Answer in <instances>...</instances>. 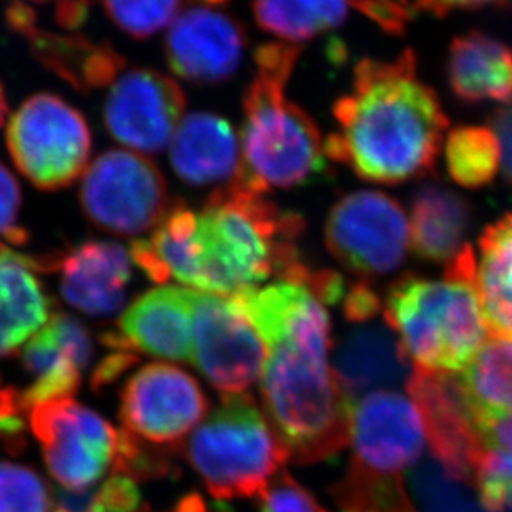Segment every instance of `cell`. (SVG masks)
<instances>
[{
    "mask_svg": "<svg viewBox=\"0 0 512 512\" xmlns=\"http://www.w3.org/2000/svg\"><path fill=\"white\" fill-rule=\"evenodd\" d=\"M266 346L261 398L288 461L335 458L350 441V403L330 366L331 321L325 305L296 291L260 326Z\"/></svg>",
    "mask_w": 512,
    "mask_h": 512,
    "instance_id": "obj_1",
    "label": "cell"
},
{
    "mask_svg": "<svg viewBox=\"0 0 512 512\" xmlns=\"http://www.w3.org/2000/svg\"><path fill=\"white\" fill-rule=\"evenodd\" d=\"M333 115L338 132L325 140L326 157L383 185L428 175L449 125L438 95L418 77L413 50L360 60L353 89L336 100Z\"/></svg>",
    "mask_w": 512,
    "mask_h": 512,
    "instance_id": "obj_2",
    "label": "cell"
},
{
    "mask_svg": "<svg viewBox=\"0 0 512 512\" xmlns=\"http://www.w3.org/2000/svg\"><path fill=\"white\" fill-rule=\"evenodd\" d=\"M303 228V218L281 212L261 193L233 180L197 213L193 288L230 298L271 275L285 280L301 261L296 240Z\"/></svg>",
    "mask_w": 512,
    "mask_h": 512,
    "instance_id": "obj_3",
    "label": "cell"
},
{
    "mask_svg": "<svg viewBox=\"0 0 512 512\" xmlns=\"http://www.w3.org/2000/svg\"><path fill=\"white\" fill-rule=\"evenodd\" d=\"M300 47L273 42L258 47L256 72L243 100L242 168L235 180L265 195L325 177V140L315 120L286 99Z\"/></svg>",
    "mask_w": 512,
    "mask_h": 512,
    "instance_id": "obj_4",
    "label": "cell"
},
{
    "mask_svg": "<svg viewBox=\"0 0 512 512\" xmlns=\"http://www.w3.org/2000/svg\"><path fill=\"white\" fill-rule=\"evenodd\" d=\"M384 320L419 370L461 373L491 336L476 290V256L464 247L444 281L401 276L389 286Z\"/></svg>",
    "mask_w": 512,
    "mask_h": 512,
    "instance_id": "obj_5",
    "label": "cell"
},
{
    "mask_svg": "<svg viewBox=\"0 0 512 512\" xmlns=\"http://www.w3.org/2000/svg\"><path fill=\"white\" fill-rule=\"evenodd\" d=\"M187 459L217 501L261 499L288 461L252 396L223 401L187 443Z\"/></svg>",
    "mask_w": 512,
    "mask_h": 512,
    "instance_id": "obj_6",
    "label": "cell"
},
{
    "mask_svg": "<svg viewBox=\"0 0 512 512\" xmlns=\"http://www.w3.org/2000/svg\"><path fill=\"white\" fill-rule=\"evenodd\" d=\"M5 142L15 167L35 187H69L89 167L92 135L84 115L59 95L40 92L10 117Z\"/></svg>",
    "mask_w": 512,
    "mask_h": 512,
    "instance_id": "obj_7",
    "label": "cell"
},
{
    "mask_svg": "<svg viewBox=\"0 0 512 512\" xmlns=\"http://www.w3.org/2000/svg\"><path fill=\"white\" fill-rule=\"evenodd\" d=\"M80 205L95 227L137 235L168 212V187L155 163L140 153L110 150L85 170Z\"/></svg>",
    "mask_w": 512,
    "mask_h": 512,
    "instance_id": "obj_8",
    "label": "cell"
},
{
    "mask_svg": "<svg viewBox=\"0 0 512 512\" xmlns=\"http://www.w3.org/2000/svg\"><path fill=\"white\" fill-rule=\"evenodd\" d=\"M29 419L45 464L62 488H94L114 468L120 433L94 409L72 398L55 399L30 409Z\"/></svg>",
    "mask_w": 512,
    "mask_h": 512,
    "instance_id": "obj_9",
    "label": "cell"
},
{
    "mask_svg": "<svg viewBox=\"0 0 512 512\" xmlns=\"http://www.w3.org/2000/svg\"><path fill=\"white\" fill-rule=\"evenodd\" d=\"M403 207L383 192H355L338 200L326 218L331 255L361 276H383L403 265L409 250Z\"/></svg>",
    "mask_w": 512,
    "mask_h": 512,
    "instance_id": "obj_10",
    "label": "cell"
},
{
    "mask_svg": "<svg viewBox=\"0 0 512 512\" xmlns=\"http://www.w3.org/2000/svg\"><path fill=\"white\" fill-rule=\"evenodd\" d=\"M193 365L225 396L247 393L258 380L266 346L227 296L192 291Z\"/></svg>",
    "mask_w": 512,
    "mask_h": 512,
    "instance_id": "obj_11",
    "label": "cell"
},
{
    "mask_svg": "<svg viewBox=\"0 0 512 512\" xmlns=\"http://www.w3.org/2000/svg\"><path fill=\"white\" fill-rule=\"evenodd\" d=\"M208 399L200 384L177 366H143L127 381L120 401L125 433L155 446H173L205 418Z\"/></svg>",
    "mask_w": 512,
    "mask_h": 512,
    "instance_id": "obj_12",
    "label": "cell"
},
{
    "mask_svg": "<svg viewBox=\"0 0 512 512\" xmlns=\"http://www.w3.org/2000/svg\"><path fill=\"white\" fill-rule=\"evenodd\" d=\"M350 468L403 478L423 456L426 433L418 409L404 394L378 391L350 404Z\"/></svg>",
    "mask_w": 512,
    "mask_h": 512,
    "instance_id": "obj_13",
    "label": "cell"
},
{
    "mask_svg": "<svg viewBox=\"0 0 512 512\" xmlns=\"http://www.w3.org/2000/svg\"><path fill=\"white\" fill-rule=\"evenodd\" d=\"M185 112V94L168 75L133 69L120 75L104 104L107 132L137 153L168 147Z\"/></svg>",
    "mask_w": 512,
    "mask_h": 512,
    "instance_id": "obj_14",
    "label": "cell"
},
{
    "mask_svg": "<svg viewBox=\"0 0 512 512\" xmlns=\"http://www.w3.org/2000/svg\"><path fill=\"white\" fill-rule=\"evenodd\" d=\"M408 393L416 404L434 458L458 483H473L484 454L459 376L413 370Z\"/></svg>",
    "mask_w": 512,
    "mask_h": 512,
    "instance_id": "obj_15",
    "label": "cell"
},
{
    "mask_svg": "<svg viewBox=\"0 0 512 512\" xmlns=\"http://www.w3.org/2000/svg\"><path fill=\"white\" fill-rule=\"evenodd\" d=\"M247 49V32L222 5L193 2L168 27L165 55L173 74L197 85L235 75Z\"/></svg>",
    "mask_w": 512,
    "mask_h": 512,
    "instance_id": "obj_16",
    "label": "cell"
},
{
    "mask_svg": "<svg viewBox=\"0 0 512 512\" xmlns=\"http://www.w3.org/2000/svg\"><path fill=\"white\" fill-rule=\"evenodd\" d=\"M94 353L92 336L74 316L52 313L22 348V366L32 378L19 393L22 411L55 399L72 398Z\"/></svg>",
    "mask_w": 512,
    "mask_h": 512,
    "instance_id": "obj_17",
    "label": "cell"
},
{
    "mask_svg": "<svg viewBox=\"0 0 512 512\" xmlns=\"http://www.w3.org/2000/svg\"><path fill=\"white\" fill-rule=\"evenodd\" d=\"M109 350L170 361H192V291L160 286L138 296L120 316L117 330L102 336Z\"/></svg>",
    "mask_w": 512,
    "mask_h": 512,
    "instance_id": "obj_18",
    "label": "cell"
},
{
    "mask_svg": "<svg viewBox=\"0 0 512 512\" xmlns=\"http://www.w3.org/2000/svg\"><path fill=\"white\" fill-rule=\"evenodd\" d=\"M42 270H57L60 293L89 316L115 315L124 306L132 278V256L114 242L80 243L55 256H40Z\"/></svg>",
    "mask_w": 512,
    "mask_h": 512,
    "instance_id": "obj_19",
    "label": "cell"
},
{
    "mask_svg": "<svg viewBox=\"0 0 512 512\" xmlns=\"http://www.w3.org/2000/svg\"><path fill=\"white\" fill-rule=\"evenodd\" d=\"M333 371L350 404L368 394L408 383L413 375L398 336L388 323L378 321L355 325L341 338Z\"/></svg>",
    "mask_w": 512,
    "mask_h": 512,
    "instance_id": "obj_20",
    "label": "cell"
},
{
    "mask_svg": "<svg viewBox=\"0 0 512 512\" xmlns=\"http://www.w3.org/2000/svg\"><path fill=\"white\" fill-rule=\"evenodd\" d=\"M459 383L484 448L512 451V341H488Z\"/></svg>",
    "mask_w": 512,
    "mask_h": 512,
    "instance_id": "obj_21",
    "label": "cell"
},
{
    "mask_svg": "<svg viewBox=\"0 0 512 512\" xmlns=\"http://www.w3.org/2000/svg\"><path fill=\"white\" fill-rule=\"evenodd\" d=\"M170 163L177 177L193 187L232 183L242 168L237 132L220 115H185L170 142Z\"/></svg>",
    "mask_w": 512,
    "mask_h": 512,
    "instance_id": "obj_22",
    "label": "cell"
},
{
    "mask_svg": "<svg viewBox=\"0 0 512 512\" xmlns=\"http://www.w3.org/2000/svg\"><path fill=\"white\" fill-rule=\"evenodd\" d=\"M30 54L45 70L72 85L80 94H90L114 84L125 69V57L109 42H94L80 34H55L34 24L20 35Z\"/></svg>",
    "mask_w": 512,
    "mask_h": 512,
    "instance_id": "obj_23",
    "label": "cell"
},
{
    "mask_svg": "<svg viewBox=\"0 0 512 512\" xmlns=\"http://www.w3.org/2000/svg\"><path fill=\"white\" fill-rule=\"evenodd\" d=\"M37 256L0 245V358L14 355L52 316V300L35 273Z\"/></svg>",
    "mask_w": 512,
    "mask_h": 512,
    "instance_id": "obj_24",
    "label": "cell"
},
{
    "mask_svg": "<svg viewBox=\"0 0 512 512\" xmlns=\"http://www.w3.org/2000/svg\"><path fill=\"white\" fill-rule=\"evenodd\" d=\"M448 82L464 104L512 102V50L503 42L469 32L449 49Z\"/></svg>",
    "mask_w": 512,
    "mask_h": 512,
    "instance_id": "obj_25",
    "label": "cell"
},
{
    "mask_svg": "<svg viewBox=\"0 0 512 512\" xmlns=\"http://www.w3.org/2000/svg\"><path fill=\"white\" fill-rule=\"evenodd\" d=\"M471 223V207L461 195L426 183L413 197L411 242L418 258L431 263H449L463 250Z\"/></svg>",
    "mask_w": 512,
    "mask_h": 512,
    "instance_id": "obj_26",
    "label": "cell"
},
{
    "mask_svg": "<svg viewBox=\"0 0 512 512\" xmlns=\"http://www.w3.org/2000/svg\"><path fill=\"white\" fill-rule=\"evenodd\" d=\"M476 290L491 338L512 341V213L481 235Z\"/></svg>",
    "mask_w": 512,
    "mask_h": 512,
    "instance_id": "obj_27",
    "label": "cell"
},
{
    "mask_svg": "<svg viewBox=\"0 0 512 512\" xmlns=\"http://www.w3.org/2000/svg\"><path fill=\"white\" fill-rule=\"evenodd\" d=\"M363 0H253L260 29L288 40L305 42L340 27Z\"/></svg>",
    "mask_w": 512,
    "mask_h": 512,
    "instance_id": "obj_28",
    "label": "cell"
},
{
    "mask_svg": "<svg viewBox=\"0 0 512 512\" xmlns=\"http://www.w3.org/2000/svg\"><path fill=\"white\" fill-rule=\"evenodd\" d=\"M446 165L451 178L461 187H486L501 167L498 137L488 127L454 128L446 142Z\"/></svg>",
    "mask_w": 512,
    "mask_h": 512,
    "instance_id": "obj_29",
    "label": "cell"
},
{
    "mask_svg": "<svg viewBox=\"0 0 512 512\" xmlns=\"http://www.w3.org/2000/svg\"><path fill=\"white\" fill-rule=\"evenodd\" d=\"M54 512H150L132 478L114 474L102 484L84 491L60 489Z\"/></svg>",
    "mask_w": 512,
    "mask_h": 512,
    "instance_id": "obj_30",
    "label": "cell"
},
{
    "mask_svg": "<svg viewBox=\"0 0 512 512\" xmlns=\"http://www.w3.org/2000/svg\"><path fill=\"white\" fill-rule=\"evenodd\" d=\"M105 12L125 34L148 39L170 27L182 0H102Z\"/></svg>",
    "mask_w": 512,
    "mask_h": 512,
    "instance_id": "obj_31",
    "label": "cell"
},
{
    "mask_svg": "<svg viewBox=\"0 0 512 512\" xmlns=\"http://www.w3.org/2000/svg\"><path fill=\"white\" fill-rule=\"evenodd\" d=\"M44 479L22 464L0 461V512H50Z\"/></svg>",
    "mask_w": 512,
    "mask_h": 512,
    "instance_id": "obj_32",
    "label": "cell"
},
{
    "mask_svg": "<svg viewBox=\"0 0 512 512\" xmlns=\"http://www.w3.org/2000/svg\"><path fill=\"white\" fill-rule=\"evenodd\" d=\"M473 483L486 511L512 512V451L484 454Z\"/></svg>",
    "mask_w": 512,
    "mask_h": 512,
    "instance_id": "obj_33",
    "label": "cell"
},
{
    "mask_svg": "<svg viewBox=\"0 0 512 512\" xmlns=\"http://www.w3.org/2000/svg\"><path fill=\"white\" fill-rule=\"evenodd\" d=\"M22 192L14 175L0 162V245H25L29 233L19 225Z\"/></svg>",
    "mask_w": 512,
    "mask_h": 512,
    "instance_id": "obj_34",
    "label": "cell"
},
{
    "mask_svg": "<svg viewBox=\"0 0 512 512\" xmlns=\"http://www.w3.org/2000/svg\"><path fill=\"white\" fill-rule=\"evenodd\" d=\"M260 501V512H321L315 498L285 471L273 479Z\"/></svg>",
    "mask_w": 512,
    "mask_h": 512,
    "instance_id": "obj_35",
    "label": "cell"
},
{
    "mask_svg": "<svg viewBox=\"0 0 512 512\" xmlns=\"http://www.w3.org/2000/svg\"><path fill=\"white\" fill-rule=\"evenodd\" d=\"M343 313L351 325H363L375 321L381 313V301L376 291L366 281H358L346 290Z\"/></svg>",
    "mask_w": 512,
    "mask_h": 512,
    "instance_id": "obj_36",
    "label": "cell"
},
{
    "mask_svg": "<svg viewBox=\"0 0 512 512\" xmlns=\"http://www.w3.org/2000/svg\"><path fill=\"white\" fill-rule=\"evenodd\" d=\"M494 135L498 137L501 148V167L506 182L512 185V102L503 105L491 117Z\"/></svg>",
    "mask_w": 512,
    "mask_h": 512,
    "instance_id": "obj_37",
    "label": "cell"
},
{
    "mask_svg": "<svg viewBox=\"0 0 512 512\" xmlns=\"http://www.w3.org/2000/svg\"><path fill=\"white\" fill-rule=\"evenodd\" d=\"M19 393L14 389L0 388V438L17 439L24 431Z\"/></svg>",
    "mask_w": 512,
    "mask_h": 512,
    "instance_id": "obj_38",
    "label": "cell"
},
{
    "mask_svg": "<svg viewBox=\"0 0 512 512\" xmlns=\"http://www.w3.org/2000/svg\"><path fill=\"white\" fill-rule=\"evenodd\" d=\"M138 356L128 351L122 350H109V355L105 356L104 360L100 361V365L97 366V370L94 373V380H92V386L94 389L104 388L109 386L110 383H114L119 376L124 375L125 371L130 366L137 363Z\"/></svg>",
    "mask_w": 512,
    "mask_h": 512,
    "instance_id": "obj_39",
    "label": "cell"
},
{
    "mask_svg": "<svg viewBox=\"0 0 512 512\" xmlns=\"http://www.w3.org/2000/svg\"><path fill=\"white\" fill-rule=\"evenodd\" d=\"M92 0H57L55 20L62 29H79L89 15Z\"/></svg>",
    "mask_w": 512,
    "mask_h": 512,
    "instance_id": "obj_40",
    "label": "cell"
},
{
    "mask_svg": "<svg viewBox=\"0 0 512 512\" xmlns=\"http://www.w3.org/2000/svg\"><path fill=\"white\" fill-rule=\"evenodd\" d=\"M5 24L14 34L22 35L25 30L37 24V14L30 5L20 0H12L5 9Z\"/></svg>",
    "mask_w": 512,
    "mask_h": 512,
    "instance_id": "obj_41",
    "label": "cell"
},
{
    "mask_svg": "<svg viewBox=\"0 0 512 512\" xmlns=\"http://www.w3.org/2000/svg\"><path fill=\"white\" fill-rule=\"evenodd\" d=\"M399 4L403 5V9L409 15L413 12H433L438 17L446 15L444 12V0H399Z\"/></svg>",
    "mask_w": 512,
    "mask_h": 512,
    "instance_id": "obj_42",
    "label": "cell"
},
{
    "mask_svg": "<svg viewBox=\"0 0 512 512\" xmlns=\"http://www.w3.org/2000/svg\"><path fill=\"white\" fill-rule=\"evenodd\" d=\"M509 0H444V12L448 14L453 9H483L488 5L508 4Z\"/></svg>",
    "mask_w": 512,
    "mask_h": 512,
    "instance_id": "obj_43",
    "label": "cell"
},
{
    "mask_svg": "<svg viewBox=\"0 0 512 512\" xmlns=\"http://www.w3.org/2000/svg\"><path fill=\"white\" fill-rule=\"evenodd\" d=\"M177 512H207L205 503L198 496H188L178 504Z\"/></svg>",
    "mask_w": 512,
    "mask_h": 512,
    "instance_id": "obj_44",
    "label": "cell"
},
{
    "mask_svg": "<svg viewBox=\"0 0 512 512\" xmlns=\"http://www.w3.org/2000/svg\"><path fill=\"white\" fill-rule=\"evenodd\" d=\"M7 112H9V102L5 97V90L0 84V128L4 125L5 119H7Z\"/></svg>",
    "mask_w": 512,
    "mask_h": 512,
    "instance_id": "obj_45",
    "label": "cell"
},
{
    "mask_svg": "<svg viewBox=\"0 0 512 512\" xmlns=\"http://www.w3.org/2000/svg\"><path fill=\"white\" fill-rule=\"evenodd\" d=\"M193 2H202V4H208V5H225L230 2V0H193Z\"/></svg>",
    "mask_w": 512,
    "mask_h": 512,
    "instance_id": "obj_46",
    "label": "cell"
},
{
    "mask_svg": "<svg viewBox=\"0 0 512 512\" xmlns=\"http://www.w3.org/2000/svg\"><path fill=\"white\" fill-rule=\"evenodd\" d=\"M30 2H39V4H44V2H50V0H30Z\"/></svg>",
    "mask_w": 512,
    "mask_h": 512,
    "instance_id": "obj_47",
    "label": "cell"
},
{
    "mask_svg": "<svg viewBox=\"0 0 512 512\" xmlns=\"http://www.w3.org/2000/svg\"><path fill=\"white\" fill-rule=\"evenodd\" d=\"M321 512H328L325 509L321 508ZM341 512H358V511H348V509H341Z\"/></svg>",
    "mask_w": 512,
    "mask_h": 512,
    "instance_id": "obj_48",
    "label": "cell"
}]
</instances>
